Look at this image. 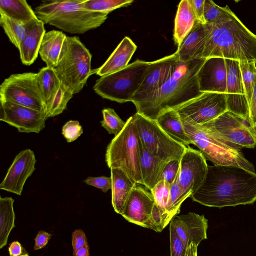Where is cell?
I'll use <instances>...</instances> for the list:
<instances>
[{
  "label": "cell",
  "mask_w": 256,
  "mask_h": 256,
  "mask_svg": "<svg viewBox=\"0 0 256 256\" xmlns=\"http://www.w3.org/2000/svg\"><path fill=\"white\" fill-rule=\"evenodd\" d=\"M250 123L256 132V84L249 104Z\"/></svg>",
  "instance_id": "obj_48"
},
{
  "label": "cell",
  "mask_w": 256,
  "mask_h": 256,
  "mask_svg": "<svg viewBox=\"0 0 256 256\" xmlns=\"http://www.w3.org/2000/svg\"><path fill=\"white\" fill-rule=\"evenodd\" d=\"M92 56L78 37H67L58 64L54 69L62 84L74 95L81 92L93 74Z\"/></svg>",
  "instance_id": "obj_7"
},
{
  "label": "cell",
  "mask_w": 256,
  "mask_h": 256,
  "mask_svg": "<svg viewBox=\"0 0 256 256\" xmlns=\"http://www.w3.org/2000/svg\"><path fill=\"white\" fill-rule=\"evenodd\" d=\"M112 202L114 211L121 214L128 198L136 184L120 168H111Z\"/></svg>",
  "instance_id": "obj_25"
},
{
  "label": "cell",
  "mask_w": 256,
  "mask_h": 256,
  "mask_svg": "<svg viewBox=\"0 0 256 256\" xmlns=\"http://www.w3.org/2000/svg\"><path fill=\"white\" fill-rule=\"evenodd\" d=\"M133 0H84V9L97 12L110 14L115 10L127 7L133 3Z\"/></svg>",
  "instance_id": "obj_34"
},
{
  "label": "cell",
  "mask_w": 256,
  "mask_h": 256,
  "mask_svg": "<svg viewBox=\"0 0 256 256\" xmlns=\"http://www.w3.org/2000/svg\"><path fill=\"white\" fill-rule=\"evenodd\" d=\"M22 250L20 243L18 241L11 243L8 248L10 256H22L23 254Z\"/></svg>",
  "instance_id": "obj_49"
},
{
  "label": "cell",
  "mask_w": 256,
  "mask_h": 256,
  "mask_svg": "<svg viewBox=\"0 0 256 256\" xmlns=\"http://www.w3.org/2000/svg\"><path fill=\"white\" fill-rule=\"evenodd\" d=\"M140 140L134 118L130 116L124 128L108 145L106 162L111 168L122 170L134 183L143 185L140 166Z\"/></svg>",
  "instance_id": "obj_6"
},
{
  "label": "cell",
  "mask_w": 256,
  "mask_h": 256,
  "mask_svg": "<svg viewBox=\"0 0 256 256\" xmlns=\"http://www.w3.org/2000/svg\"><path fill=\"white\" fill-rule=\"evenodd\" d=\"M180 172L174 182L170 185V204L173 212L177 215L180 212L182 203L191 194L186 192L180 186L178 182Z\"/></svg>",
  "instance_id": "obj_40"
},
{
  "label": "cell",
  "mask_w": 256,
  "mask_h": 256,
  "mask_svg": "<svg viewBox=\"0 0 256 256\" xmlns=\"http://www.w3.org/2000/svg\"><path fill=\"white\" fill-rule=\"evenodd\" d=\"M151 64L137 60L121 70L100 77L96 81L94 90L103 98L110 101L120 104L132 102Z\"/></svg>",
  "instance_id": "obj_8"
},
{
  "label": "cell",
  "mask_w": 256,
  "mask_h": 256,
  "mask_svg": "<svg viewBox=\"0 0 256 256\" xmlns=\"http://www.w3.org/2000/svg\"><path fill=\"white\" fill-rule=\"evenodd\" d=\"M103 120L100 122L102 126L106 129L110 134L115 136L120 134L126 124L114 109L104 108L102 110Z\"/></svg>",
  "instance_id": "obj_38"
},
{
  "label": "cell",
  "mask_w": 256,
  "mask_h": 256,
  "mask_svg": "<svg viewBox=\"0 0 256 256\" xmlns=\"http://www.w3.org/2000/svg\"><path fill=\"white\" fill-rule=\"evenodd\" d=\"M44 24L39 19L28 24L26 37L18 48L20 59L23 64L31 66L37 60L46 33Z\"/></svg>",
  "instance_id": "obj_21"
},
{
  "label": "cell",
  "mask_w": 256,
  "mask_h": 256,
  "mask_svg": "<svg viewBox=\"0 0 256 256\" xmlns=\"http://www.w3.org/2000/svg\"><path fill=\"white\" fill-rule=\"evenodd\" d=\"M133 116L141 142L152 155L168 162L180 161L187 147L172 138L156 120L138 112Z\"/></svg>",
  "instance_id": "obj_9"
},
{
  "label": "cell",
  "mask_w": 256,
  "mask_h": 256,
  "mask_svg": "<svg viewBox=\"0 0 256 256\" xmlns=\"http://www.w3.org/2000/svg\"><path fill=\"white\" fill-rule=\"evenodd\" d=\"M239 62L249 105L256 84V62L248 61H240Z\"/></svg>",
  "instance_id": "obj_36"
},
{
  "label": "cell",
  "mask_w": 256,
  "mask_h": 256,
  "mask_svg": "<svg viewBox=\"0 0 256 256\" xmlns=\"http://www.w3.org/2000/svg\"><path fill=\"white\" fill-rule=\"evenodd\" d=\"M37 74L46 114V112L58 92L62 82L53 68L44 67Z\"/></svg>",
  "instance_id": "obj_29"
},
{
  "label": "cell",
  "mask_w": 256,
  "mask_h": 256,
  "mask_svg": "<svg viewBox=\"0 0 256 256\" xmlns=\"http://www.w3.org/2000/svg\"><path fill=\"white\" fill-rule=\"evenodd\" d=\"M170 224L188 246L192 243L198 246L202 240L207 239L208 220L204 215L190 212L176 216Z\"/></svg>",
  "instance_id": "obj_20"
},
{
  "label": "cell",
  "mask_w": 256,
  "mask_h": 256,
  "mask_svg": "<svg viewBox=\"0 0 256 256\" xmlns=\"http://www.w3.org/2000/svg\"><path fill=\"white\" fill-rule=\"evenodd\" d=\"M201 92L226 94L227 88V70L226 60L212 58L206 59L198 73Z\"/></svg>",
  "instance_id": "obj_19"
},
{
  "label": "cell",
  "mask_w": 256,
  "mask_h": 256,
  "mask_svg": "<svg viewBox=\"0 0 256 256\" xmlns=\"http://www.w3.org/2000/svg\"><path fill=\"white\" fill-rule=\"evenodd\" d=\"M74 96L62 83L58 94L46 112L47 118H54L62 114L66 110L68 102Z\"/></svg>",
  "instance_id": "obj_37"
},
{
  "label": "cell",
  "mask_w": 256,
  "mask_h": 256,
  "mask_svg": "<svg viewBox=\"0 0 256 256\" xmlns=\"http://www.w3.org/2000/svg\"><path fill=\"white\" fill-rule=\"evenodd\" d=\"M0 120L22 133L39 134L46 126L48 119L44 112L0 100Z\"/></svg>",
  "instance_id": "obj_14"
},
{
  "label": "cell",
  "mask_w": 256,
  "mask_h": 256,
  "mask_svg": "<svg viewBox=\"0 0 256 256\" xmlns=\"http://www.w3.org/2000/svg\"><path fill=\"white\" fill-rule=\"evenodd\" d=\"M171 256H186L188 246L179 237L173 226L170 227Z\"/></svg>",
  "instance_id": "obj_41"
},
{
  "label": "cell",
  "mask_w": 256,
  "mask_h": 256,
  "mask_svg": "<svg viewBox=\"0 0 256 256\" xmlns=\"http://www.w3.org/2000/svg\"><path fill=\"white\" fill-rule=\"evenodd\" d=\"M226 63L227 88L225 94L227 110L250 123L249 105L242 82L240 62L226 60Z\"/></svg>",
  "instance_id": "obj_15"
},
{
  "label": "cell",
  "mask_w": 256,
  "mask_h": 256,
  "mask_svg": "<svg viewBox=\"0 0 256 256\" xmlns=\"http://www.w3.org/2000/svg\"><path fill=\"white\" fill-rule=\"evenodd\" d=\"M36 160L33 151L24 150L15 158L0 185V189L18 196L22 194L27 180L36 170Z\"/></svg>",
  "instance_id": "obj_17"
},
{
  "label": "cell",
  "mask_w": 256,
  "mask_h": 256,
  "mask_svg": "<svg viewBox=\"0 0 256 256\" xmlns=\"http://www.w3.org/2000/svg\"><path fill=\"white\" fill-rule=\"evenodd\" d=\"M67 37L58 30H52L46 33L39 54L46 66L55 68L58 65Z\"/></svg>",
  "instance_id": "obj_26"
},
{
  "label": "cell",
  "mask_w": 256,
  "mask_h": 256,
  "mask_svg": "<svg viewBox=\"0 0 256 256\" xmlns=\"http://www.w3.org/2000/svg\"><path fill=\"white\" fill-rule=\"evenodd\" d=\"M208 166L200 151L187 148L180 160L178 178L180 187L192 196L204 182Z\"/></svg>",
  "instance_id": "obj_16"
},
{
  "label": "cell",
  "mask_w": 256,
  "mask_h": 256,
  "mask_svg": "<svg viewBox=\"0 0 256 256\" xmlns=\"http://www.w3.org/2000/svg\"><path fill=\"white\" fill-rule=\"evenodd\" d=\"M0 14H5L25 24L38 20L34 10L26 0H0Z\"/></svg>",
  "instance_id": "obj_30"
},
{
  "label": "cell",
  "mask_w": 256,
  "mask_h": 256,
  "mask_svg": "<svg viewBox=\"0 0 256 256\" xmlns=\"http://www.w3.org/2000/svg\"><path fill=\"white\" fill-rule=\"evenodd\" d=\"M22 256H30L28 254H23Z\"/></svg>",
  "instance_id": "obj_52"
},
{
  "label": "cell",
  "mask_w": 256,
  "mask_h": 256,
  "mask_svg": "<svg viewBox=\"0 0 256 256\" xmlns=\"http://www.w3.org/2000/svg\"><path fill=\"white\" fill-rule=\"evenodd\" d=\"M190 198L220 208L252 204L256 202V172L234 166H208L204 182Z\"/></svg>",
  "instance_id": "obj_1"
},
{
  "label": "cell",
  "mask_w": 256,
  "mask_h": 256,
  "mask_svg": "<svg viewBox=\"0 0 256 256\" xmlns=\"http://www.w3.org/2000/svg\"><path fill=\"white\" fill-rule=\"evenodd\" d=\"M88 244L85 232L82 230H76L72 234V246L74 252Z\"/></svg>",
  "instance_id": "obj_45"
},
{
  "label": "cell",
  "mask_w": 256,
  "mask_h": 256,
  "mask_svg": "<svg viewBox=\"0 0 256 256\" xmlns=\"http://www.w3.org/2000/svg\"><path fill=\"white\" fill-rule=\"evenodd\" d=\"M202 126L241 148L256 146V132L250 124L229 112Z\"/></svg>",
  "instance_id": "obj_13"
},
{
  "label": "cell",
  "mask_w": 256,
  "mask_h": 256,
  "mask_svg": "<svg viewBox=\"0 0 256 256\" xmlns=\"http://www.w3.org/2000/svg\"><path fill=\"white\" fill-rule=\"evenodd\" d=\"M206 59L178 62L175 70L146 109L141 114L156 120L168 110H176L200 96L198 73Z\"/></svg>",
  "instance_id": "obj_3"
},
{
  "label": "cell",
  "mask_w": 256,
  "mask_h": 256,
  "mask_svg": "<svg viewBox=\"0 0 256 256\" xmlns=\"http://www.w3.org/2000/svg\"><path fill=\"white\" fill-rule=\"evenodd\" d=\"M14 200L12 198H0V250L5 247L10 234L16 227Z\"/></svg>",
  "instance_id": "obj_31"
},
{
  "label": "cell",
  "mask_w": 256,
  "mask_h": 256,
  "mask_svg": "<svg viewBox=\"0 0 256 256\" xmlns=\"http://www.w3.org/2000/svg\"><path fill=\"white\" fill-rule=\"evenodd\" d=\"M137 50V46L128 37H125L106 61L94 73L100 77L107 76L126 68Z\"/></svg>",
  "instance_id": "obj_22"
},
{
  "label": "cell",
  "mask_w": 256,
  "mask_h": 256,
  "mask_svg": "<svg viewBox=\"0 0 256 256\" xmlns=\"http://www.w3.org/2000/svg\"><path fill=\"white\" fill-rule=\"evenodd\" d=\"M192 144L196 146L206 158L216 166H234L256 172L241 148L218 136L202 125L183 124Z\"/></svg>",
  "instance_id": "obj_5"
},
{
  "label": "cell",
  "mask_w": 256,
  "mask_h": 256,
  "mask_svg": "<svg viewBox=\"0 0 256 256\" xmlns=\"http://www.w3.org/2000/svg\"><path fill=\"white\" fill-rule=\"evenodd\" d=\"M196 19L190 0H182L175 18L174 40L179 47L192 30Z\"/></svg>",
  "instance_id": "obj_28"
},
{
  "label": "cell",
  "mask_w": 256,
  "mask_h": 256,
  "mask_svg": "<svg viewBox=\"0 0 256 256\" xmlns=\"http://www.w3.org/2000/svg\"><path fill=\"white\" fill-rule=\"evenodd\" d=\"M52 236V234L45 231L41 230L38 232L36 236L34 250H38L45 247L49 242Z\"/></svg>",
  "instance_id": "obj_47"
},
{
  "label": "cell",
  "mask_w": 256,
  "mask_h": 256,
  "mask_svg": "<svg viewBox=\"0 0 256 256\" xmlns=\"http://www.w3.org/2000/svg\"><path fill=\"white\" fill-rule=\"evenodd\" d=\"M180 161L178 160L168 162L162 173V180H166L171 185L180 172Z\"/></svg>",
  "instance_id": "obj_43"
},
{
  "label": "cell",
  "mask_w": 256,
  "mask_h": 256,
  "mask_svg": "<svg viewBox=\"0 0 256 256\" xmlns=\"http://www.w3.org/2000/svg\"><path fill=\"white\" fill-rule=\"evenodd\" d=\"M74 256H90V247L88 244L74 252Z\"/></svg>",
  "instance_id": "obj_50"
},
{
  "label": "cell",
  "mask_w": 256,
  "mask_h": 256,
  "mask_svg": "<svg viewBox=\"0 0 256 256\" xmlns=\"http://www.w3.org/2000/svg\"><path fill=\"white\" fill-rule=\"evenodd\" d=\"M0 100L46 112L37 73L13 74L5 79L0 86Z\"/></svg>",
  "instance_id": "obj_10"
},
{
  "label": "cell",
  "mask_w": 256,
  "mask_h": 256,
  "mask_svg": "<svg viewBox=\"0 0 256 256\" xmlns=\"http://www.w3.org/2000/svg\"><path fill=\"white\" fill-rule=\"evenodd\" d=\"M156 121L160 127L178 142L187 148L192 144L176 110L164 112L158 116Z\"/></svg>",
  "instance_id": "obj_27"
},
{
  "label": "cell",
  "mask_w": 256,
  "mask_h": 256,
  "mask_svg": "<svg viewBox=\"0 0 256 256\" xmlns=\"http://www.w3.org/2000/svg\"><path fill=\"white\" fill-rule=\"evenodd\" d=\"M83 134V130L77 120H70L62 127V134L68 143L76 140Z\"/></svg>",
  "instance_id": "obj_42"
},
{
  "label": "cell",
  "mask_w": 256,
  "mask_h": 256,
  "mask_svg": "<svg viewBox=\"0 0 256 256\" xmlns=\"http://www.w3.org/2000/svg\"><path fill=\"white\" fill-rule=\"evenodd\" d=\"M198 246L194 243L190 244L188 247L186 256H198Z\"/></svg>",
  "instance_id": "obj_51"
},
{
  "label": "cell",
  "mask_w": 256,
  "mask_h": 256,
  "mask_svg": "<svg viewBox=\"0 0 256 256\" xmlns=\"http://www.w3.org/2000/svg\"><path fill=\"white\" fill-rule=\"evenodd\" d=\"M176 110L183 124L203 125L228 111L226 94L203 92Z\"/></svg>",
  "instance_id": "obj_12"
},
{
  "label": "cell",
  "mask_w": 256,
  "mask_h": 256,
  "mask_svg": "<svg viewBox=\"0 0 256 256\" xmlns=\"http://www.w3.org/2000/svg\"><path fill=\"white\" fill-rule=\"evenodd\" d=\"M168 164L152 155L140 140V166L143 186L151 191L162 180L164 170Z\"/></svg>",
  "instance_id": "obj_23"
},
{
  "label": "cell",
  "mask_w": 256,
  "mask_h": 256,
  "mask_svg": "<svg viewBox=\"0 0 256 256\" xmlns=\"http://www.w3.org/2000/svg\"><path fill=\"white\" fill-rule=\"evenodd\" d=\"M206 40L202 58H222L256 62V35L236 16L220 24L204 25Z\"/></svg>",
  "instance_id": "obj_2"
},
{
  "label": "cell",
  "mask_w": 256,
  "mask_h": 256,
  "mask_svg": "<svg viewBox=\"0 0 256 256\" xmlns=\"http://www.w3.org/2000/svg\"><path fill=\"white\" fill-rule=\"evenodd\" d=\"M155 200V203L166 212L173 218L176 215L173 212L170 204V184L166 180H161L150 191Z\"/></svg>",
  "instance_id": "obj_35"
},
{
  "label": "cell",
  "mask_w": 256,
  "mask_h": 256,
  "mask_svg": "<svg viewBox=\"0 0 256 256\" xmlns=\"http://www.w3.org/2000/svg\"><path fill=\"white\" fill-rule=\"evenodd\" d=\"M176 54L152 62L148 72L132 102L142 114L174 73L178 62Z\"/></svg>",
  "instance_id": "obj_11"
},
{
  "label": "cell",
  "mask_w": 256,
  "mask_h": 256,
  "mask_svg": "<svg viewBox=\"0 0 256 256\" xmlns=\"http://www.w3.org/2000/svg\"><path fill=\"white\" fill-rule=\"evenodd\" d=\"M205 40L204 26L196 21L192 30L176 52L178 60L182 62H188L202 59Z\"/></svg>",
  "instance_id": "obj_24"
},
{
  "label": "cell",
  "mask_w": 256,
  "mask_h": 256,
  "mask_svg": "<svg viewBox=\"0 0 256 256\" xmlns=\"http://www.w3.org/2000/svg\"><path fill=\"white\" fill-rule=\"evenodd\" d=\"M84 182L88 186H90L100 189L103 192L106 193L109 190H112V178L102 176L100 177H88Z\"/></svg>",
  "instance_id": "obj_44"
},
{
  "label": "cell",
  "mask_w": 256,
  "mask_h": 256,
  "mask_svg": "<svg viewBox=\"0 0 256 256\" xmlns=\"http://www.w3.org/2000/svg\"><path fill=\"white\" fill-rule=\"evenodd\" d=\"M206 0H190L196 21L204 25L206 22L204 18V4Z\"/></svg>",
  "instance_id": "obj_46"
},
{
  "label": "cell",
  "mask_w": 256,
  "mask_h": 256,
  "mask_svg": "<svg viewBox=\"0 0 256 256\" xmlns=\"http://www.w3.org/2000/svg\"><path fill=\"white\" fill-rule=\"evenodd\" d=\"M173 218L170 214L160 209L155 203L147 228L156 232H162Z\"/></svg>",
  "instance_id": "obj_39"
},
{
  "label": "cell",
  "mask_w": 256,
  "mask_h": 256,
  "mask_svg": "<svg viewBox=\"0 0 256 256\" xmlns=\"http://www.w3.org/2000/svg\"><path fill=\"white\" fill-rule=\"evenodd\" d=\"M142 186H134L121 215L128 222L147 228L155 200L152 192Z\"/></svg>",
  "instance_id": "obj_18"
},
{
  "label": "cell",
  "mask_w": 256,
  "mask_h": 256,
  "mask_svg": "<svg viewBox=\"0 0 256 256\" xmlns=\"http://www.w3.org/2000/svg\"><path fill=\"white\" fill-rule=\"evenodd\" d=\"M0 14V26L11 43L18 50L26 37L28 24H25L5 14Z\"/></svg>",
  "instance_id": "obj_32"
},
{
  "label": "cell",
  "mask_w": 256,
  "mask_h": 256,
  "mask_svg": "<svg viewBox=\"0 0 256 256\" xmlns=\"http://www.w3.org/2000/svg\"><path fill=\"white\" fill-rule=\"evenodd\" d=\"M236 16L228 6L220 7L212 0H205L204 18L206 24L214 25L224 24Z\"/></svg>",
  "instance_id": "obj_33"
},
{
  "label": "cell",
  "mask_w": 256,
  "mask_h": 256,
  "mask_svg": "<svg viewBox=\"0 0 256 256\" xmlns=\"http://www.w3.org/2000/svg\"><path fill=\"white\" fill-rule=\"evenodd\" d=\"M84 0H44L35 8L38 18L71 34H83L100 26L108 14L84 9Z\"/></svg>",
  "instance_id": "obj_4"
}]
</instances>
